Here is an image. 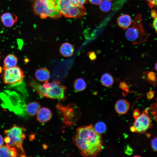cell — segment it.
Instances as JSON below:
<instances>
[{
	"instance_id": "obj_9",
	"label": "cell",
	"mask_w": 157,
	"mask_h": 157,
	"mask_svg": "<svg viewBox=\"0 0 157 157\" xmlns=\"http://www.w3.org/2000/svg\"><path fill=\"white\" fill-rule=\"evenodd\" d=\"M133 126L135 128V132L139 133H145L151 127V122L147 110L145 109L138 117L135 119Z\"/></svg>"
},
{
	"instance_id": "obj_35",
	"label": "cell",
	"mask_w": 157,
	"mask_h": 157,
	"mask_svg": "<svg viewBox=\"0 0 157 157\" xmlns=\"http://www.w3.org/2000/svg\"><path fill=\"white\" fill-rule=\"evenodd\" d=\"M4 142V139L2 135L0 134V147L3 145Z\"/></svg>"
},
{
	"instance_id": "obj_12",
	"label": "cell",
	"mask_w": 157,
	"mask_h": 157,
	"mask_svg": "<svg viewBox=\"0 0 157 157\" xmlns=\"http://www.w3.org/2000/svg\"><path fill=\"white\" fill-rule=\"evenodd\" d=\"M130 108L129 102L126 100L121 99L118 100L116 103L115 108L118 113L123 115L126 113Z\"/></svg>"
},
{
	"instance_id": "obj_18",
	"label": "cell",
	"mask_w": 157,
	"mask_h": 157,
	"mask_svg": "<svg viewBox=\"0 0 157 157\" xmlns=\"http://www.w3.org/2000/svg\"><path fill=\"white\" fill-rule=\"evenodd\" d=\"M40 107V104L38 102L33 101L26 105L25 106V110L28 115L33 116L37 114Z\"/></svg>"
},
{
	"instance_id": "obj_33",
	"label": "cell",
	"mask_w": 157,
	"mask_h": 157,
	"mask_svg": "<svg viewBox=\"0 0 157 157\" xmlns=\"http://www.w3.org/2000/svg\"><path fill=\"white\" fill-rule=\"evenodd\" d=\"M151 17L154 19L157 15V11L155 9L152 10L151 12Z\"/></svg>"
},
{
	"instance_id": "obj_27",
	"label": "cell",
	"mask_w": 157,
	"mask_h": 157,
	"mask_svg": "<svg viewBox=\"0 0 157 157\" xmlns=\"http://www.w3.org/2000/svg\"><path fill=\"white\" fill-rule=\"evenodd\" d=\"M74 4L81 6H84L88 0H69Z\"/></svg>"
},
{
	"instance_id": "obj_13",
	"label": "cell",
	"mask_w": 157,
	"mask_h": 157,
	"mask_svg": "<svg viewBox=\"0 0 157 157\" xmlns=\"http://www.w3.org/2000/svg\"><path fill=\"white\" fill-rule=\"evenodd\" d=\"M17 148L14 147H9L7 145H3L0 147V157H14L17 156Z\"/></svg>"
},
{
	"instance_id": "obj_39",
	"label": "cell",
	"mask_w": 157,
	"mask_h": 157,
	"mask_svg": "<svg viewBox=\"0 0 157 157\" xmlns=\"http://www.w3.org/2000/svg\"></svg>"
},
{
	"instance_id": "obj_25",
	"label": "cell",
	"mask_w": 157,
	"mask_h": 157,
	"mask_svg": "<svg viewBox=\"0 0 157 157\" xmlns=\"http://www.w3.org/2000/svg\"><path fill=\"white\" fill-rule=\"evenodd\" d=\"M150 8H157V0H146Z\"/></svg>"
},
{
	"instance_id": "obj_34",
	"label": "cell",
	"mask_w": 157,
	"mask_h": 157,
	"mask_svg": "<svg viewBox=\"0 0 157 157\" xmlns=\"http://www.w3.org/2000/svg\"><path fill=\"white\" fill-rule=\"evenodd\" d=\"M132 152V150L129 147H128L126 150V152L127 154H131Z\"/></svg>"
},
{
	"instance_id": "obj_16",
	"label": "cell",
	"mask_w": 157,
	"mask_h": 157,
	"mask_svg": "<svg viewBox=\"0 0 157 157\" xmlns=\"http://www.w3.org/2000/svg\"><path fill=\"white\" fill-rule=\"evenodd\" d=\"M17 63V58L15 55L13 54L8 55L4 60V70L16 66Z\"/></svg>"
},
{
	"instance_id": "obj_3",
	"label": "cell",
	"mask_w": 157,
	"mask_h": 157,
	"mask_svg": "<svg viewBox=\"0 0 157 157\" xmlns=\"http://www.w3.org/2000/svg\"><path fill=\"white\" fill-rule=\"evenodd\" d=\"M32 8L34 14L42 19H57L62 15L56 8L55 0H34Z\"/></svg>"
},
{
	"instance_id": "obj_24",
	"label": "cell",
	"mask_w": 157,
	"mask_h": 157,
	"mask_svg": "<svg viewBox=\"0 0 157 157\" xmlns=\"http://www.w3.org/2000/svg\"><path fill=\"white\" fill-rule=\"evenodd\" d=\"M119 87L121 90L125 92L126 94L129 92L128 85L125 82H121L119 84Z\"/></svg>"
},
{
	"instance_id": "obj_38",
	"label": "cell",
	"mask_w": 157,
	"mask_h": 157,
	"mask_svg": "<svg viewBox=\"0 0 157 157\" xmlns=\"http://www.w3.org/2000/svg\"><path fill=\"white\" fill-rule=\"evenodd\" d=\"M107 0L110 1H112V0Z\"/></svg>"
},
{
	"instance_id": "obj_32",
	"label": "cell",
	"mask_w": 157,
	"mask_h": 157,
	"mask_svg": "<svg viewBox=\"0 0 157 157\" xmlns=\"http://www.w3.org/2000/svg\"><path fill=\"white\" fill-rule=\"evenodd\" d=\"M103 0H88L91 4L94 5H99Z\"/></svg>"
},
{
	"instance_id": "obj_36",
	"label": "cell",
	"mask_w": 157,
	"mask_h": 157,
	"mask_svg": "<svg viewBox=\"0 0 157 157\" xmlns=\"http://www.w3.org/2000/svg\"><path fill=\"white\" fill-rule=\"evenodd\" d=\"M155 69L157 72V63L155 65Z\"/></svg>"
},
{
	"instance_id": "obj_26",
	"label": "cell",
	"mask_w": 157,
	"mask_h": 157,
	"mask_svg": "<svg viewBox=\"0 0 157 157\" xmlns=\"http://www.w3.org/2000/svg\"><path fill=\"white\" fill-rule=\"evenodd\" d=\"M88 56L89 59L92 61H94L97 59V56L95 53L93 51H91L88 53Z\"/></svg>"
},
{
	"instance_id": "obj_31",
	"label": "cell",
	"mask_w": 157,
	"mask_h": 157,
	"mask_svg": "<svg viewBox=\"0 0 157 157\" xmlns=\"http://www.w3.org/2000/svg\"><path fill=\"white\" fill-rule=\"evenodd\" d=\"M140 115V114L139 110L137 109L134 110L133 113V118L135 119L138 117Z\"/></svg>"
},
{
	"instance_id": "obj_14",
	"label": "cell",
	"mask_w": 157,
	"mask_h": 157,
	"mask_svg": "<svg viewBox=\"0 0 157 157\" xmlns=\"http://www.w3.org/2000/svg\"><path fill=\"white\" fill-rule=\"evenodd\" d=\"M35 76L38 81L41 82H45L49 81L50 76V73L47 69L41 67L36 71Z\"/></svg>"
},
{
	"instance_id": "obj_30",
	"label": "cell",
	"mask_w": 157,
	"mask_h": 157,
	"mask_svg": "<svg viewBox=\"0 0 157 157\" xmlns=\"http://www.w3.org/2000/svg\"><path fill=\"white\" fill-rule=\"evenodd\" d=\"M154 19L152 26L156 32L157 33V15Z\"/></svg>"
},
{
	"instance_id": "obj_17",
	"label": "cell",
	"mask_w": 157,
	"mask_h": 157,
	"mask_svg": "<svg viewBox=\"0 0 157 157\" xmlns=\"http://www.w3.org/2000/svg\"><path fill=\"white\" fill-rule=\"evenodd\" d=\"M59 51L61 54L64 57H69L73 54L74 49L72 44L66 42L63 43L61 45Z\"/></svg>"
},
{
	"instance_id": "obj_22",
	"label": "cell",
	"mask_w": 157,
	"mask_h": 157,
	"mask_svg": "<svg viewBox=\"0 0 157 157\" xmlns=\"http://www.w3.org/2000/svg\"><path fill=\"white\" fill-rule=\"evenodd\" d=\"M94 127L95 131L99 134L104 133L106 129V124L102 122L97 123Z\"/></svg>"
},
{
	"instance_id": "obj_10",
	"label": "cell",
	"mask_w": 157,
	"mask_h": 157,
	"mask_svg": "<svg viewBox=\"0 0 157 157\" xmlns=\"http://www.w3.org/2000/svg\"><path fill=\"white\" fill-rule=\"evenodd\" d=\"M1 20L5 26L10 28L13 26L17 22V17L14 14L10 13H5L1 15Z\"/></svg>"
},
{
	"instance_id": "obj_23",
	"label": "cell",
	"mask_w": 157,
	"mask_h": 157,
	"mask_svg": "<svg viewBox=\"0 0 157 157\" xmlns=\"http://www.w3.org/2000/svg\"><path fill=\"white\" fill-rule=\"evenodd\" d=\"M147 79L150 82H154L156 80V76L155 73L152 71L149 72L147 75Z\"/></svg>"
},
{
	"instance_id": "obj_1",
	"label": "cell",
	"mask_w": 157,
	"mask_h": 157,
	"mask_svg": "<svg viewBox=\"0 0 157 157\" xmlns=\"http://www.w3.org/2000/svg\"><path fill=\"white\" fill-rule=\"evenodd\" d=\"M72 141L84 157L96 156L103 148L101 135L95 131L91 124L78 128Z\"/></svg>"
},
{
	"instance_id": "obj_4",
	"label": "cell",
	"mask_w": 157,
	"mask_h": 157,
	"mask_svg": "<svg viewBox=\"0 0 157 157\" xmlns=\"http://www.w3.org/2000/svg\"><path fill=\"white\" fill-rule=\"evenodd\" d=\"M131 24L126 31V38L133 45L146 42L149 35L144 29L140 14L136 15Z\"/></svg>"
},
{
	"instance_id": "obj_28",
	"label": "cell",
	"mask_w": 157,
	"mask_h": 157,
	"mask_svg": "<svg viewBox=\"0 0 157 157\" xmlns=\"http://www.w3.org/2000/svg\"><path fill=\"white\" fill-rule=\"evenodd\" d=\"M151 146L154 151H157V137L154 138L151 140Z\"/></svg>"
},
{
	"instance_id": "obj_37",
	"label": "cell",
	"mask_w": 157,
	"mask_h": 157,
	"mask_svg": "<svg viewBox=\"0 0 157 157\" xmlns=\"http://www.w3.org/2000/svg\"><path fill=\"white\" fill-rule=\"evenodd\" d=\"M2 68L1 66H0V74L2 72Z\"/></svg>"
},
{
	"instance_id": "obj_8",
	"label": "cell",
	"mask_w": 157,
	"mask_h": 157,
	"mask_svg": "<svg viewBox=\"0 0 157 157\" xmlns=\"http://www.w3.org/2000/svg\"><path fill=\"white\" fill-rule=\"evenodd\" d=\"M4 70L3 80L6 84L13 85L20 83L25 76L22 69L17 66Z\"/></svg>"
},
{
	"instance_id": "obj_21",
	"label": "cell",
	"mask_w": 157,
	"mask_h": 157,
	"mask_svg": "<svg viewBox=\"0 0 157 157\" xmlns=\"http://www.w3.org/2000/svg\"><path fill=\"white\" fill-rule=\"evenodd\" d=\"M112 3L110 1L103 0L99 4L100 10L104 12H107L110 10L112 7Z\"/></svg>"
},
{
	"instance_id": "obj_7",
	"label": "cell",
	"mask_w": 157,
	"mask_h": 157,
	"mask_svg": "<svg viewBox=\"0 0 157 157\" xmlns=\"http://www.w3.org/2000/svg\"><path fill=\"white\" fill-rule=\"evenodd\" d=\"M56 107L61 119L67 126L74 125L80 117V110L75 104L64 106L58 103Z\"/></svg>"
},
{
	"instance_id": "obj_2",
	"label": "cell",
	"mask_w": 157,
	"mask_h": 157,
	"mask_svg": "<svg viewBox=\"0 0 157 157\" xmlns=\"http://www.w3.org/2000/svg\"><path fill=\"white\" fill-rule=\"evenodd\" d=\"M51 84L50 87L45 88L42 85L33 79L29 85L40 97L62 100L65 99V92L66 87L61 85L60 82L58 80H54L51 82Z\"/></svg>"
},
{
	"instance_id": "obj_19",
	"label": "cell",
	"mask_w": 157,
	"mask_h": 157,
	"mask_svg": "<svg viewBox=\"0 0 157 157\" xmlns=\"http://www.w3.org/2000/svg\"><path fill=\"white\" fill-rule=\"evenodd\" d=\"M101 81L103 85L108 87L113 85L114 79L111 75L106 73L102 75L101 78Z\"/></svg>"
},
{
	"instance_id": "obj_20",
	"label": "cell",
	"mask_w": 157,
	"mask_h": 157,
	"mask_svg": "<svg viewBox=\"0 0 157 157\" xmlns=\"http://www.w3.org/2000/svg\"><path fill=\"white\" fill-rule=\"evenodd\" d=\"M86 83L82 78H78L75 81L73 87L75 90L77 91H81L84 90L86 87Z\"/></svg>"
},
{
	"instance_id": "obj_29",
	"label": "cell",
	"mask_w": 157,
	"mask_h": 157,
	"mask_svg": "<svg viewBox=\"0 0 157 157\" xmlns=\"http://www.w3.org/2000/svg\"><path fill=\"white\" fill-rule=\"evenodd\" d=\"M155 92L154 91H149L147 94V99H151L154 97Z\"/></svg>"
},
{
	"instance_id": "obj_11",
	"label": "cell",
	"mask_w": 157,
	"mask_h": 157,
	"mask_svg": "<svg viewBox=\"0 0 157 157\" xmlns=\"http://www.w3.org/2000/svg\"><path fill=\"white\" fill-rule=\"evenodd\" d=\"M52 116V113L49 108L43 107L40 108L37 114V119L40 122H47L51 119Z\"/></svg>"
},
{
	"instance_id": "obj_15",
	"label": "cell",
	"mask_w": 157,
	"mask_h": 157,
	"mask_svg": "<svg viewBox=\"0 0 157 157\" xmlns=\"http://www.w3.org/2000/svg\"><path fill=\"white\" fill-rule=\"evenodd\" d=\"M117 23L118 26L121 28L125 29L131 25L132 21L131 17L128 14H125L120 16L118 18Z\"/></svg>"
},
{
	"instance_id": "obj_6",
	"label": "cell",
	"mask_w": 157,
	"mask_h": 157,
	"mask_svg": "<svg viewBox=\"0 0 157 157\" xmlns=\"http://www.w3.org/2000/svg\"><path fill=\"white\" fill-rule=\"evenodd\" d=\"M23 130V128L15 125L10 129L5 130L6 136L4 140L6 144L9 147L18 148L24 153L22 145L26 136Z\"/></svg>"
},
{
	"instance_id": "obj_5",
	"label": "cell",
	"mask_w": 157,
	"mask_h": 157,
	"mask_svg": "<svg viewBox=\"0 0 157 157\" xmlns=\"http://www.w3.org/2000/svg\"><path fill=\"white\" fill-rule=\"evenodd\" d=\"M57 9L62 15L67 18H80L86 9L84 6L76 5L69 0H55Z\"/></svg>"
}]
</instances>
